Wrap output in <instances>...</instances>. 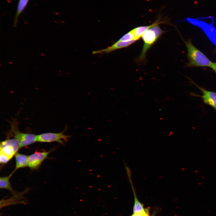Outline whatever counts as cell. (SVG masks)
I'll return each instance as SVG.
<instances>
[{"instance_id": "6da1fadb", "label": "cell", "mask_w": 216, "mask_h": 216, "mask_svg": "<svg viewBox=\"0 0 216 216\" xmlns=\"http://www.w3.org/2000/svg\"><path fill=\"white\" fill-rule=\"evenodd\" d=\"M184 42L187 49L190 66L210 67L214 63L211 61L204 54L195 47L190 41H185Z\"/></svg>"}, {"instance_id": "7a4b0ae2", "label": "cell", "mask_w": 216, "mask_h": 216, "mask_svg": "<svg viewBox=\"0 0 216 216\" xmlns=\"http://www.w3.org/2000/svg\"><path fill=\"white\" fill-rule=\"evenodd\" d=\"M20 148V143L16 139H7L1 142L0 163L4 164L9 161Z\"/></svg>"}, {"instance_id": "3957f363", "label": "cell", "mask_w": 216, "mask_h": 216, "mask_svg": "<svg viewBox=\"0 0 216 216\" xmlns=\"http://www.w3.org/2000/svg\"><path fill=\"white\" fill-rule=\"evenodd\" d=\"M152 27L147 30L141 37L143 45L140 54L136 60L137 63L144 64L146 62L147 51L160 37L156 34Z\"/></svg>"}, {"instance_id": "277c9868", "label": "cell", "mask_w": 216, "mask_h": 216, "mask_svg": "<svg viewBox=\"0 0 216 216\" xmlns=\"http://www.w3.org/2000/svg\"><path fill=\"white\" fill-rule=\"evenodd\" d=\"M15 123V122L12 123L10 132L14 138L19 141L20 148L32 144L37 142V135L20 131L17 129V124Z\"/></svg>"}, {"instance_id": "5b68a950", "label": "cell", "mask_w": 216, "mask_h": 216, "mask_svg": "<svg viewBox=\"0 0 216 216\" xmlns=\"http://www.w3.org/2000/svg\"><path fill=\"white\" fill-rule=\"evenodd\" d=\"M66 130L65 128L63 131L58 133L48 132L37 135V142H56L64 145V142H67L68 138L71 136L64 134Z\"/></svg>"}, {"instance_id": "8992f818", "label": "cell", "mask_w": 216, "mask_h": 216, "mask_svg": "<svg viewBox=\"0 0 216 216\" xmlns=\"http://www.w3.org/2000/svg\"><path fill=\"white\" fill-rule=\"evenodd\" d=\"M187 20L192 24L201 28L211 41L216 46V29L211 25L198 20L188 18Z\"/></svg>"}, {"instance_id": "52a82bcc", "label": "cell", "mask_w": 216, "mask_h": 216, "mask_svg": "<svg viewBox=\"0 0 216 216\" xmlns=\"http://www.w3.org/2000/svg\"><path fill=\"white\" fill-rule=\"evenodd\" d=\"M50 152V151H36L28 156V166L32 170H38Z\"/></svg>"}, {"instance_id": "ba28073f", "label": "cell", "mask_w": 216, "mask_h": 216, "mask_svg": "<svg viewBox=\"0 0 216 216\" xmlns=\"http://www.w3.org/2000/svg\"><path fill=\"white\" fill-rule=\"evenodd\" d=\"M192 83L195 85L202 93L201 95L195 94H192L193 96L200 97L204 104L210 106L216 111V92L208 91L193 82Z\"/></svg>"}, {"instance_id": "9c48e42d", "label": "cell", "mask_w": 216, "mask_h": 216, "mask_svg": "<svg viewBox=\"0 0 216 216\" xmlns=\"http://www.w3.org/2000/svg\"><path fill=\"white\" fill-rule=\"evenodd\" d=\"M29 190L26 189L22 192H18L17 194L13 195L12 196L9 198L1 200L0 202V209L7 206L18 204H27L28 202L24 195L28 192Z\"/></svg>"}, {"instance_id": "30bf717a", "label": "cell", "mask_w": 216, "mask_h": 216, "mask_svg": "<svg viewBox=\"0 0 216 216\" xmlns=\"http://www.w3.org/2000/svg\"><path fill=\"white\" fill-rule=\"evenodd\" d=\"M161 24H171L168 19L161 18V16H159L156 20L151 25L139 26L133 28V29L134 35V40L136 41L139 40L147 30L152 27Z\"/></svg>"}, {"instance_id": "8fae6325", "label": "cell", "mask_w": 216, "mask_h": 216, "mask_svg": "<svg viewBox=\"0 0 216 216\" xmlns=\"http://www.w3.org/2000/svg\"><path fill=\"white\" fill-rule=\"evenodd\" d=\"M124 164L128 179L131 186L134 196V202L133 208V213H135L142 212L145 209L144 208L143 204L139 201L137 197L132 180L131 171L124 162Z\"/></svg>"}, {"instance_id": "7c38bea8", "label": "cell", "mask_w": 216, "mask_h": 216, "mask_svg": "<svg viewBox=\"0 0 216 216\" xmlns=\"http://www.w3.org/2000/svg\"><path fill=\"white\" fill-rule=\"evenodd\" d=\"M136 41V40H135L128 41H123L118 40L111 46H108L106 48L93 51L92 54H96L109 53L117 50L127 47L131 45Z\"/></svg>"}, {"instance_id": "4fadbf2b", "label": "cell", "mask_w": 216, "mask_h": 216, "mask_svg": "<svg viewBox=\"0 0 216 216\" xmlns=\"http://www.w3.org/2000/svg\"><path fill=\"white\" fill-rule=\"evenodd\" d=\"M14 156L16 161L15 167L11 173L12 174L18 169L28 166V156L17 152Z\"/></svg>"}, {"instance_id": "5bb4252c", "label": "cell", "mask_w": 216, "mask_h": 216, "mask_svg": "<svg viewBox=\"0 0 216 216\" xmlns=\"http://www.w3.org/2000/svg\"><path fill=\"white\" fill-rule=\"evenodd\" d=\"M12 174L11 173L8 176L2 177L0 178V188L9 190L13 195L18 193L13 189L10 182V178Z\"/></svg>"}, {"instance_id": "9a60e30c", "label": "cell", "mask_w": 216, "mask_h": 216, "mask_svg": "<svg viewBox=\"0 0 216 216\" xmlns=\"http://www.w3.org/2000/svg\"><path fill=\"white\" fill-rule=\"evenodd\" d=\"M29 0H19L14 23V26H16L19 17L27 6Z\"/></svg>"}, {"instance_id": "2e32d148", "label": "cell", "mask_w": 216, "mask_h": 216, "mask_svg": "<svg viewBox=\"0 0 216 216\" xmlns=\"http://www.w3.org/2000/svg\"><path fill=\"white\" fill-rule=\"evenodd\" d=\"M134 40V35L133 29H132L123 36L118 40L128 41Z\"/></svg>"}, {"instance_id": "e0dca14e", "label": "cell", "mask_w": 216, "mask_h": 216, "mask_svg": "<svg viewBox=\"0 0 216 216\" xmlns=\"http://www.w3.org/2000/svg\"><path fill=\"white\" fill-rule=\"evenodd\" d=\"M147 209H145L144 210L141 212L133 213L131 216H143L146 212Z\"/></svg>"}, {"instance_id": "ac0fdd59", "label": "cell", "mask_w": 216, "mask_h": 216, "mask_svg": "<svg viewBox=\"0 0 216 216\" xmlns=\"http://www.w3.org/2000/svg\"><path fill=\"white\" fill-rule=\"evenodd\" d=\"M216 74V63H213V64L210 67Z\"/></svg>"}, {"instance_id": "d6986e66", "label": "cell", "mask_w": 216, "mask_h": 216, "mask_svg": "<svg viewBox=\"0 0 216 216\" xmlns=\"http://www.w3.org/2000/svg\"><path fill=\"white\" fill-rule=\"evenodd\" d=\"M149 209L147 208L146 212L143 216H149Z\"/></svg>"}, {"instance_id": "ffe728a7", "label": "cell", "mask_w": 216, "mask_h": 216, "mask_svg": "<svg viewBox=\"0 0 216 216\" xmlns=\"http://www.w3.org/2000/svg\"><path fill=\"white\" fill-rule=\"evenodd\" d=\"M154 216V214H153L152 216Z\"/></svg>"}]
</instances>
